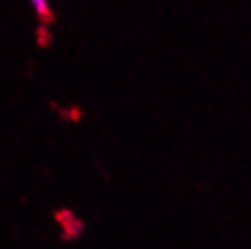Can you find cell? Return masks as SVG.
<instances>
[{
	"label": "cell",
	"mask_w": 251,
	"mask_h": 249,
	"mask_svg": "<svg viewBox=\"0 0 251 249\" xmlns=\"http://www.w3.org/2000/svg\"><path fill=\"white\" fill-rule=\"evenodd\" d=\"M55 221L61 226V233H63L64 240H75L84 233V223L68 208L55 212Z\"/></svg>",
	"instance_id": "cell-1"
},
{
	"label": "cell",
	"mask_w": 251,
	"mask_h": 249,
	"mask_svg": "<svg viewBox=\"0 0 251 249\" xmlns=\"http://www.w3.org/2000/svg\"><path fill=\"white\" fill-rule=\"evenodd\" d=\"M29 2H30V5H32L36 16L39 18V22H43V24H50V22H52L53 15H52V7H50L49 0H29Z\"/></svg>",
	"instance_id": "cell-2"
}]
</instances>
